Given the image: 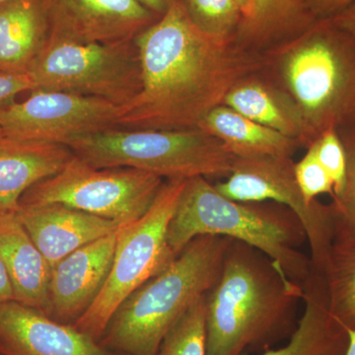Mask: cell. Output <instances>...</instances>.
<instances>
[{
    "instance_id": "obj_1",
    "label": "cell",
    "mask_w": 355,
    "mask_h": 355,
    "mask_svg": "<svg viewBox=\"0 0 355 355\" xmlns=\"http://www.w3.org/2000/svg\"><path fill=\"white\" fill-rule=\"evenodd\" d=\"M141 88L120 107L116 128L188 130L266 62L232 37L207 34L191 19L184 0H170L157 20L135 39Z\"/></svg>"
},
{
    "instance_id": "obj_2",
    "label": "cell",
    "mask_w": 355,
    "mask_h": 355,
    "mask_svg": "<svg viewBox=\"0 0 355 355\" xmlns=\"http://www.w3.org/2000/svg\"><path fill=\"white\" fill-rule=\"evenodd\" d=\"M302 298L303 287L287 279L266 254L233 240L220 277L205 295L207 355L268 349L294 330Z\"/></svg>"
},
{
    "instance_id": "obj_3",
    "label": "cell",
    "mask_w": 355,
    "mask_h": 355,
    "mask_svg": "<svg viewBox=\"0 0 355 355\" xmlns=\"http://www.w3.org/2000/svg\"><path fill=\"white\" fill-rule=\"evenodd\" d=\"M220 236L263 252L297 286H304L312 265L299 250L307 242L304 226L284 205L239 202L221 195L205 177L187 180L168 227V244L179 254L195 238Z\"/></svg>"
},
{
    "instance_id": "obj_4",
    "label": "cell",
    "mask_w": 355,
    "mask_h": 355,
    "mask_svg": "<svg viewBox=\"0 0 355 355\" xmlns=\"http://www.w3.org/2000/svg\"><path fill=\"white\" fill-rule=\"evenodd\" d=\"M232 241L220 236L195 238L121 303L100 343L125 355H157L178 320L216 286Z\"/></svg>"
},
{
    "instance_id": "obj_5",
    "label": "cell",
    "mask_w": 355,
    "mask_h": 355,
    "mask_svg": "<svg viewBox=\"0 0 355 355\" xmlns=\"http://www.w3.org/2000/svg\"><path fill=\"white\" fill-rule=\"evenodd\" d=\"M279 69L307 148L327 130L355 132V37L330 19L316 20L284 46Z\"/></svg>"
},
{
    "instance_id": "obj_6",
    "label": "cell",
    "mask_w": 355,
    "mask_h": 355,
    "mask_svg": "<svg viewBox=\"0 0 355 355\" xmlns=\"http://www.w3.org/2000/svg\"><path fill=\"white\" fill-rule=\"evenodd\" d=\"M65 146L93 167L133 168L167 181L227 177L236 159L218 139L200 128H111L74 137Z\"/></svg>"
},
{
    "instance_id": "obj_7",
    "label": "cell",
    "mask_w": 355,
    "mask_h": 355,
    "mask_svg": "<svg viewBox=\"0 0 355 355\" xmlns=\"http://www.w3.org/2000/svg\"><path fill=\"white\" fill-rule=\"evenodd\" d=\"M186 181L164 182L146 214L121 228L108 279L92 305L73 324L79 331L100 342L121 303L177 258L167 233Z\"/></svg>"
},
{
    "instance_id": "obj_8",
    "label": "cell",
    "mask_w": 355,
    "mask_h": 355,
    "mask_svg": "<svg viewBox=\"0 0 355 355\" xmlns=\"http://www.w3.org/2000/svg\"><path fill=\"white\" fill-rule=\"evenodd\" d=\"M29 74L35 90L74 93L119 107L132 101L141 88L135 40L105 44L49 39Z\"/></svg>"
},
{
    "instance_id": "obj_9",
    "label": "cell",
    "mask_w": 355,
    "mask_h": 355,
    "mask_svg": "<svg viewBox=\"0 0 355 355\" xmlns=\"http://www.w3.org/2000/svg\"><path fill=\"white\" fill-rule=\"evenodd\" d=\"M164 182L133 168H95L73 155L60 172L26 191L20 205L60 203L125 226L146 214Z\"/></svg>"
},
{
    "instance_id": "obj_10",
    "label": "cell",
    "mask_w": 355,
    "mask_h": 355,
    "mask_svg": "<svg viewBox=\"0 0 355 355\" xmlns=\"http://www.w3.org/2000/svg\"><path fill=\"white\" fill-rule=\"evenodd\" d=\"M292 157L236 158L227 179L216 184L224 197L239 202H272L291 210L304 226L312 268L323 263L335 235L331 205L309 202L296 180Z\"/></svg>"
},
{
    "instance_id": "obj_11",
    "label": "cell",
    "mask_w": 355,
    "mask_h": 355,
    "mask_svg": "<svg viewBox=\"0 0 355 355\" xmlns=\"http://www.w3.org/2000/svg\"><path fill=\"white\" fill-rule=\"evenodd\" d=\"M0 108V128L22 139L64 144L74 137L116 128L120 107L62 91L34 90Z\"/></svg>"
},
{
    "instance_id": "obj_12",
    "label": "cell",
    "mask_w": 355,
    "mask_h": 355,
    "mask_svg": "<svg viewBox=\"0 0 355 355\" xmlns=\"http://www.w3.org/2000/svg\"><path fill=\"white\" fill-rule=\"evenodd\" d=\"M44 1L50 39L105 44L130 41L159 18L139 0Z\"/></svg>"
},
{
    "instance_id": "obj_13",
    "label": "cell",
    "mask_w": 355,
    "mask_h": 355,
    "mask_svg": "<svg viewBox=\"0 0 355 355\" xmlns=\"http://www.w3.org/2000/svg\"><path fill=\"white\" fill-rule=\"evenodd\" d=\"M0 354L125 355L15 300L0 303Z\"/></svg>"
},
{
    "instance_id": "obj_14",
    "label": "cell",
    "mask_w": 355,
    "mask_h": 355,
    "mask_svg": "<svg viewBox=\"0 0 355 355\" xmlns=\"http://www.w3.org/2000/svg\"><path fill=\"white\" fill-rule=\"evenodd\" d=\"M121 228L79 248L51 268L49 317L73 324L92 305L108 279Z\"/></svg>"
},
{
    "instance_id": "obj_15",
    "label": "cell",
    "mask_w": 355,
    "mask_h": 355,
    "mask_svg": "<svg viewBox=\"0 0 355 355\" xmlns=\"http://www.w3.org/2000/svg\"><path fill=\"white\" fill-rule=\"evenodd\" d=\"M15 214L51 268L79 248L121 227L116 222L60 203L20 205Z\"/></svg>"
},
{
    "instance_id": "obj_16",
    "label": "cell",
    "mask_w": 355,
    "mask_h": 355,
    "mask_svg": "<svg viewBox=\"0 0 355 355\" xmlns=\"http://www.w3.org/2000/svg\"><path fill=\"white\" fill-rule=\"evenodd\" d=\"M72 156L64 144L22 139L0 128V211H17L26 191L60 172Z\"/></svg>"
},
{
    "instance_id": "obj_17",
    "label": "cell",
    "mask_w": 355,
    "mask_h": 355,
    "mask_svg": "<svg viewBox=\"0 0 355 355\" xmlns=\"http://www.w3.org/2000/svg\"><path fill=\"white\" fill-rule=\"evenodd\" d=\"M0 257L14 300L48 315L51 268L15 212L0 211Z\"/></svg>"
},
{
    "instance_id": "obj_18",
    "label": "cell",
    "mask_w": 355,
    "mask_h": 355,
    "mask_svg": "<svg viewBox=\"0 0 355 355\" xmlns=\"http://www.w3.org/2000/svg\"><path fill=\"white\" fill-rule=\"evenodd\" d=\"M302 300L304 311L288 342L260 355H345L349 331L331 315L323 277L313 268L303 286Z\"/></svg>"
},
{
    "instance_id": "obj_19",
    "label": "cell",
    "mask_w": 355,
    "mask_h": 355,
    "mask_svg": "<svg viewBox=\"0 0 355 355\" xmlns=\"http://www.w3.org/2000/svg\"><path fill=\"white\" fill-rule=\"evenodd\" d=\"M51 36L44 0H9L0 6V70L29 73Z\"/></svg>"
},
{
    "instance_id": "obj_20",
    "label": "cell",
    "mask_w": 355,
    "mask_h": 355,
    "mask_svg": "<svg viewBox=\"0 0 355 355\" xmlns=\"http://www.w3.org/2000/svg\"><path fill=\"white\" fill-rule=\"evenodd\" d=\"M198 128L218 139L236 158L292 157L301 144L297 139L256 123L225 105L210 111Z\"/></svg>"
},
{
    "instance_id": "obj_21",
    "label": "cell",
    "mask_w": 355,
    "mask_h": 355,
    "mask_svg": "<svg viewBox=\"0 0 355 355\" xmlns=\"http://www.w3.org/2000/svg\"><path fill=\"white\" fill-rule=\"evenodd\" d=\"M253 78L238 83L226 96L223 105L305 146L304 127L291 98L286 91Z\"/></svg>"
},
{
    "instance_id": "obj_22",
    "label": "cell",
    "mask_w": 355,
    "mask_h": 355,
    "mask_svg": "<svg viewBox=\"0 0 355 355\" xmlns=\"http://www.w3.org/2000/svg\"><path fill=\"white\" fill-rule=\"evenodd\" d=\"M315 21L305 0H248L235 40L243 46L263 44Z\"/></svg>"
},
{
    "instance_id": "obj_23",
    "label": "cell",
    "mask_w": 355,
    "mask_h": 355,
    "mask_svg": "<svg viewBox=\"0 0 355 355\" xmlns=\"http://www.w3.org/2000/svg\"><path fill=\"white\" fill-rule=\"evenodd\" d=\"M331 315L349 330H355V237L334 235L321 266Z\"/></svg>"
},
{
    "instance_id": "obj_24",
    "label": "cell",
    "mask_w": 355,
    "mask_h": 355,
    "mask_svg": "<svg viewBox=\"0 0 355 355\" xmlns=\"http://www.w3.org/2000/svg\"><path fill=\"white\" fill-rule=\"evenodd\" d=\"M205 296L197 301L168 331L157 355H207Z\"/></svg>"
},
{
    "instance_id": "obj_25",
    "label": "cell",
    "mask_w": 355,
    "mask_h": 355,
    "mask_svg": "<svg viewBox=\"0 0 355 355\" xmlns=\"http://www.w3.org/2000/svg\"><path fill=\"white\" fill-rule=\"evenodd\" d=\"M184 3L193 23L212 36L230 38L241 21L242 10L235 0H184Z\"/></svg>"
},
{
    "instance_id": "obj_26",
    "label": "cell",
    "mask_w": 355,
    "mask_h": 355,
    "mask_svg": "<svg viewBox=\"0 0 355 355\" xmlns=\"http://www.w3.org/2000/svg\"><path fill=\"white\" fill-rule=\"evenodd\" d=\"M347 153V169L345 187L331 203L335 235L355 237V132L340 135Z\"/></svg>"
},
{
    "instance_id": "obj_27",
    "label": "cell",
    "mask_w": 355,
    "mask_h": 355,
    "mask_svg": "<svg viewBox=\"0 0 355 355\" xmlns=\"http://www.w3.org/2000/svg\"><path fill=\"white\" fill-rule=\"evenodd\" d=\"M308 148L312 149L319 162L331 177L335 191L334 198L340 195L345 187L347 169V153L340 133L336 130H327Z\"/></svg>"
},
{
    "instance_id": "obj_28",
    "label": "cell",
    "mask_w": 355,
    "mask_h": 355,
    "mask_svg": "<svg viewBox=\"0 0 355 355\" xmlns=\"http://www.w3.org/2000/svg\"><path fill=\"white\" fill-rule=\"evenodd\" d=\"M296 180L303 195L309 202L317 200L321 195L335 196L334 184L328 173L318 160L312 149L294 165Z\"/></svg>"
},
{
    "instance_id": "obj_29",
    "label": "cell",
    "mask_w": 355,
    "mask_h": 355,
    "mask_svg": "<svg viewBox=\"0 0 355 355\" xmlns=\"http://www.w3.org/2000/svg\"><path fill=\"white\" fill-rule=\"evenodd\" d=\"M34 80L29 73H14L0 70V108L16 102L21 93L34 91Z\"/></svg>"
},
{
    "instance_id": "obj_30",
    "label": "cell",
    "mask_w": 355,
    "mask_h": 355,
    "mask_svg": "<svg viewBox=\"0 0 355 355\" xmlns=\"http://www.w3.org/2000/svg\"><path fill=\"white\" fill-rule=\"evenodd\" d=\"M308 11L315 20L335 17L355 3V0H305Z\"/></svg>"
},
{
    "instance_id": "obj_31",
    "label": "cell",
    "mask_w": 355,
    "mask_h": 355,
    "mask_svg": "<svg viewBox=\"0 0 355 355\" xmlns=\"http://www.w3.org/2000/svg\"><path fill=\"white\" fill-rule=\"evenodd\" d=\"M334 24L355 37V3L330 19Z\"/></svg>"
},
{
    "instance_id": "obj_32",
    "label": "cell",
    "mask_w": 355,
    "mask_h": 355,
    "mask_svg": "<svg viewBox=\"0 0 355 355\" xmlns=\"http://www.w3.org/2000/svg\"><path fill=\"white\" fill-rule=\"evenodd\" d=\"M14 300L12 286L8 273L0 257V303Z\"/></svg>"
},
{
    "instance_id": "obj_33",
    "label": "cell",
    "mask_w": 355,
    "mask_h": 355,
    "mask_svg": "<svg viewBox=\"0 0 355 355\" xmlns=\"http://www.w3.org/2000/svg\"><path fill=\"white\" fill-rule=\"evenodd\" d=\"M139 1L147 8L150 9L153 12L160 16L165 12L170 0H139Z\"/></svg>"
},
{
    "instance_id": "obj_34",
    "label": "cell",
    "mask_w": 355,
    "mask_h": 355,
    "mask_svg": "<svg viewBox=\"0 0 355 355\" xmlns=\"http://www.w3.org/2000/svg\"><path fill=\"white\" fill-rule=\"evenodd\" d=\"M345 355H355V330H349V345Z\"/></svg>"
},
{
    "instance_id": "obj_35",
    "label": "cell",
    "mask_w": 355,
    "mask_h": 355,
    "mask_svg": "<svg viewBox=\"0 0 355 355\" xmlns=\"http://www.w3.org/2000/svg\"><path fill=\"white\" fill-rule=\"evenodd\" d=\"M236 3L238 4V6L241 8V10H244L245 6H246L248 0H235Z\"/></svg>"
},
{
    "instance_id": "obj_36",
    "label": "cell",
    "mask_w": 355,
    "mask_h": 355,
    "mask_svg": "<svg viewBox=\"0 0 355 355\" xmlns=\"http://www.w3.org/2000/svg\"><path fill=\"white\" fill-rule=\"evenodd\" d=\"M7 1H9V0H0V6H1V4L6 3Z\"/></svg>"
},
{
    "instance_id": "obj_37",
    "label": "cell",
    "mask_w": 355,
    "mask_h": 355,
    "mask_svg": "<svg viewBox=\"0 0 355 355\" xmlns=\"http://www.w3.org/2000/svg\"><path fill=\"white\" fill-rule=\"evenodd\" d=\"M0 355H2V354H0Z\"/></svg>"
}]
</instances>
